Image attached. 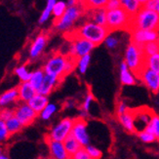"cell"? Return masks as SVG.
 <instances>
[{"label": "cell", "mask_w": 159, "mask_h": 159, "mask_svg": "<svg viewBox=\"0 0 159 159\" xmlns=\"http://www.w3.org/2000/svg\"><path fill=\"white\" fill-rule=\"evenodd\" d=\"M14 110H15L14 115L20 121V123L23 124L24 127L30 126L38 116V113L35 112V110H34L29 103L25 102H20V103H19V105L14 108Z\"/></svg>", "instance_id": "30bf717a"}, {"label": "cell", "mask_w": 159, "mask_h": 159, "mask_svg": "<svg viewBox=\"0 0 159 159\" xmlns=\"http://www.w3.org/2000/svg\"><path fill=\"white\" fill-rule=\"evenodd\" d=\"M71 158H74V159H91L89 153L87 152L85 147H82L81 148H79L76 152L73 154V156Z\"/></svg>", "instance_id": "b9f144b4"}, {"label": "cell", "mask_w": 159, "mask_h": 159, "mask_svg": "<svg viewBox=\"0 0 159 159\" xmlns=\"http://www.w3.org/2000/svg\"><path fill=\"white\" fill-rule=\"evenodd\" d=\"M14 112H15L14 108H11L9 107L0 108V119L6 121L7 119H9L10 117L14 115Z\"/></svg>", "instance_id": "f35d334b"}, {"label": "cell", "mask_w": 159, "mask_h": 159, "mask_svg": "<svg viewBox=\"0 0 159 159\" xmlns=\"http://www.w3.org/2000/svg\"><path fill=\"white\" fill-rule=\"evenodd\" d=\"M47 40L48 37L45 33H40L39 35L36 36V38L33 40V42L30 48V59H36L40 56L47 44Z\"/></svg>", "instance_id": "9a60e30c"}, {"label": "cell", "mask_w": 159, "mask_h": 159, "mask_svg": "<svg viewBox=\"0 0 159 159\" xmlns=\"http://www.w3.org/2000/svg\"><path fill=\"white\" fill-rule=\"evenodd\" d=\"M8 158H9L8 154H6L5 152H3L1 155H0V159H8Z\"/></svg>", "instance_id": "7dc6e473"}, {"label": "cell", "mask_w": 159, "mask_h": 159, "mask_svg": "<svg viewBox=\"0 0 159 159\" xmlns=\"http://www.w3.org/2000/svg\"><path fill=\"white\" fill-rule=\"evenodd\" d=\"M66 4H67V6H76L80 3L78 0H67Z\"/></svg>", "instance_id": "bcb514c9"}, {"label": "cell", "mask_w": 159, "mask_h": 159, "mask_svg": "<svg viewBox=\"0 0 159 159\" xmlns=\"http://www.w3.org/2000/svg\"><path fill=\"white\" fill-rule=\"evenodd\" d=\"M45 141H46L48 148H49V152H50V155L52 156V158H55V159L70 158V155H68L66 152L64 142L52 140L50 138H48L47 136L45 137Z\"/></svg>", "instance_id": "5bb4252c"}, {"label": "cell", "mask_w": 159, "mask_h": 159, "mask_svg": "<svg viewBox=\"0 0 159 159\" xmlns=\"http://www.w3.org/2000/svg\"><path fill=\"white\" fill-rule=\"evenodd\" d=\"M105 43H106V45H107V47L108 48V49H115V48L118 46L119 40L115 36L108 35L105 40Z\"/></svg>", "instance_id": "60d3db41"}, {"label": "cell", "mask_w": 159, "mask_h": 159, "mask_svg": "<svg viewBox=\"0 0 159 159\" xmlns=\"http://www.w3.org/2000/svg\"><path fill=\"white\" fill-rule=\"evenodd\" d=\"M132 16L121 7L108 10L107 14V26L110 31L127 30L130 31L132 25Z\"/></svg>", "instance_id": "277c9868"}, {"label": "cell", "mask_w": 159, "mask_h": 159, "mask_svg": "<svg viewBox=\"0 0 159 159\" xmlns=\"http://www.w3.org/2000/svg\"><path fill=\"white\" fill-rule=\"evenodd\" d=\"M93 101H94V96L91 92H89L86 96L84 102H83V103H82V110L83 111L89 112L90 107H91V103L93 102Z\"/></svg>", "instance_id": "ab89813d"}, {"label": "cell", "mask_w": 159, "mask_h": 159, "mask_svg": "<svg viewBox=\"0 0 159 159\" xmlns=\"http://www.w3.org/2000/svg\"><path fill=\"white\" fill-rule=\"evenodd\" d=\"M61 79L58 78L57 76H55V75L45 73L43 82H42V84H41V86L39 87V89L37 90V93L45 95V96L50 95L54 91V89L57 87Z\"/></svg>", "instance_id": "2e32d148"}, {"label": "cell", "mask_w": 159, "mask_h": 159, "mask_svg": "<svg viewBox=\"0 0 159 159\" xmlns=\"http://www.w3.org/2000/svg\"><path fill=\"white\" fill-rule=\"evenodd\" d=\"M138 135H139V138L141 139V141L146 143H154L157 140V137L152 132H150V131H148L147 129L141 131V132L138 133Z\"/></svg>", "instance_id": "d590c367"}, {"label": "cell", "mask_w": 159, "mask_h": 159, "mask_svg": "<svg viewBox=\"0 0 159 159\" xmlns=\"http://www.w3.org/2000/svg\"><path fill=\"white\" fill-rule=\"evenodd\" d=\"M110 31L107 25H98L92 20L85 23L73 31L68 32V36H79L87 40H90L96 46L105 42L106 38L110 34Z\"/></svg>", "instance_id": "7a4b0ae2"}, {"label": "cell", "mask_w": 159, "mask_h": 159, "mask_svg": "<svg viewBox=\"0 0 159 159\" xmlns=\"http://www.w3.org/2000/svg\"><path fill=\"white\" fill-rule=\"evenodd\" d=\"M119 121L123 128L129 133H136V128L134 124V116L132 109H128V111L118 116Z\"/></svg>", "instance_id": "44dd1931"}, {"label": "cell", "mask_w": 159, "mask_h": 159, "mask_svg": "<svg viewBox=\"0 0 159 159\" xmlns=\"http://www.w3.org/2000/svg\"><path fill=\"white\" fill-rule=\"evenodd\" d=\"M143 48V52L146 56H150V55L158 53L159 52V39L146 43Z\"/></svg>", "instance_id": "836d02e7"}, {"label": "cell", "mask_w": 159, "mask_h": 159, "mask_svg": "<svg viewBox=\"0 0 159 159\" xmlns=\"http://www.w3.org/2000/svg\"><path fill=\"white\" fill-rule=\"evenodd\" d=\"M144 66L159 73V52L153 55H150V56H146Z\"/></svg>", "instance_id": "83f0119b"}, {"label": "cell", "mask_w": 159, "mask_h": 159, "mask_svg": "<svg viewBox=\"0 0 159 159\" xmlns=\"http://www.w3.org/2000/svg\"><path fill=\"white\" fill-rule=\"evenodd\" d=\"M79 1V3H83V1H84V0H78Z\"/></svg>", "instance_id": "f907efd6"}, {"label": "cell", "mask_w": 159, "mask_h": 159, "mask_svg": "<svg viewBox=\"0 0 159 159\" xmlns=\"http://www.w3.org/2000/svg\"><path fill=\"white\" fill-rule=\"evenodd\" d=\"M73 120L74 119L68 118V117L61 119L50 130V132L47 135V137L50 138L52 140L64 142L66 138L71 134Z\"/></svg>", "instance_id": "ba28073f"}, {"label": "cell", "mask_w": 159, "mask_h": 159, "mask_svg": "<svg viewBox=\"0 0 159 159\" xmlns=\"http://www.w3.org/2000/svg\"><path fill=\"white\" fill-rule=\"evenodd\" d=\"M157 12H158V13H159V9H158V10H157Z\"/></svg>", "instance_id": "816d5d0a"}, {"label": "cell", "mask_w": 159, "mask_h": 159, "mask_svg": "<svg viewBox=\"0 0 159 159\" xmlns=\"http://www.w3.org/2000/svg\"><path fill=\"white\" fill-rule=\"evenodd\" d=\"M143 46H140L131 41L125 51L124 61L127 64L129 68L137 76L144 67V59L146 55L143 52Z\"/></svg>", "instance_id": "5b68a950"}, {"label": "cell", "mask_w": 159, "mask_h": 159, "mask_svg": "<svg viewBox=\"0 0 159 159\" xmlns=\"http://www.w3.org/2000/svg\"><path fill=\"white\" fill-rule=\"evenodd\" d=\"M9 137H10V134H9L8 129L6 127L5 121L0 119V143H5L9 139Z\"/></svg>", "instance_id": "74e56055"}, {"label": "cell", "mask_w": 159, "mask_h": 159, "mask_svg": "<svg viewBox=\"0 0 159 159\" xmlns=\"http://www.w3.org/2000/svg\"><path fill=\"white\" fill-rule=\"evenodd\" d=\"M19 101V92L17 88H12L0 95V108L9 107Z\"/></svg>", "instance_id": "d6986e66"}, {"label": "cell", "mask_w": 159, "mask_h": 159, "mask_svg": "<svg viewBox=\"0 0 159 159\" xmlns=\"http://www.w3.org/2000/svg\"><path fill=\"white\" fill-rule=\"evenodd\" d=\"M146 129L150 131V132H152L157 137V140H158V138H159V116L158 115L154 113V115L151 117V119Z\"/></svg>", "instance_id": "e575fe53"}, {"label": "cell", "mask_w": 159, "mask_h": 159, "mask_svg": "<svg viewBox=\"0 0 159 159\" xmlns=\"http://www.w3.org/2000/svg\"><path fill=\"white\" fill-rule=\"evenodd\" d=\"M5 123H6L7 129H8V131H9L10 136L20 132L22 129L24 128V125L20 123V121L17 118L15 115H13L12 117H10L9 119H7L5 121Z\"/></svg>", "instance_id": "d4e9b609"}, {"label": "cell", "mask_w": 159, "mask_h": 159, "mask_svg": "<svg viewBox=\"0 0 159 159\" xmlns=\"http://www.w3.org/2000/svg\"><path fill=\"white\" fill-rule=\"evenodd\" d=\"M71 135L76 139L82 147H86L90 143V137L87 132V122L83 117H78L73 120Z\"/></svg>", "instance_id": "4fadbf2b"}, {"label": "cell", "mask_w": 159, "mask_h": 159, "mask_svg": "<svg viewBox=\"0 0 159 159\" xmlns=\"http://www.w3.org/2000/svg\"><path fill=\"white\" fill-rule=\"evenodd\" d=\"M129 32L131 34V41L140 46H143L148 42L159 39V30H155L133 29Z\"/></svg>", "instance_id": "7c38bea8"}, {"label": "cell", "mask_w": 159, "mask_h": 159, "mask_svg": "<svg viewBox=\"0 0 159 159\" xmlns=\"http://www.w3.org/2000/svg\"><path fill=\"white\" fill-rule=\"evenodd\" d=\"M120 5L121 8H123L132 17L135 16L143 7L138 0H120Z\"/></svg>", "instance_id": "7402d4cb"}, {"label": "cell", "mask_w": 159, "mask_h": 159, "mask_svg": "<svg viewBox=\"0 0 159 159\" xmlns=\"http://www.w3.org/2000/svg\"><path fill=\"white\" fill-rule=\"evenodd\" d=\"M15 73L20 80V82H25V81H29L30 77V71L29 70V68L25 65L20 66L15 68Z\"/></svg>", "instance_id": "d6a6232c"}, {"label": "cell", "mask_w": 159, "mask_h": 159, "mask_svg": "<svg viewBox=\"0 0 159 159\" xmlns=\"http://www.w3.org/2000/svg\"><path fill=\"white\" fill-rule=\"evenodd\" d=\"M158 140H159V138H158Z\"/></svg>", "instance_id": "f5cc1de1"}, {"label": "cell", "mask_w": 159, "mask_h": 159, "mask_svg": "<svg viewBox=\"0 0 159 159\" xmlns=\"http://www.w3.org/2000/svg\"><path fill=\"white\" fill-rule=\"evenodd\" d=\"M48 102H49V100H48V96L39 94V93H36L29 102H27V103H29V105L34 110H35V112L38 113V114L41 111H42L43 108L48 105Z\"/></svg>", "instance_id": "ffe728a7"}, {"label": "cell", "mask_w": 159, "mask_h": 159, "mask_svg": "<svg viewBox=\"0 0 159 159\" xmlns=\"http://www.w3.org/2000/svg\"><path fill=\"white\" fill-rule=\"evenodd\" d=\"M86 150H87V152L89 153L90 157H91V159H100L102 158V151L98 148H96L94 146H91V144H87V146L85 147Z\"/></svg>", "instance_id": "8d00e7d4"}, {"label": "cell", "mask_w": 159, "mask_h": 159, "mask_svg": "<svg viewBox=\"0 0 159 159\" xmlns=\"http://www.w3.org/2000/svg\"><path fill=\"white\" fill-rule=\"evenodd\" d=\"M91 12V20L101 25H107V10L106 8H99L95 10H90Z\"/></svg>", "instance_id": "cb8c5ba5"}, {"label": "cell", "mask_w": 159, "mask_h": 159, "mask_svg": "<svg viewBox=\"0 0 159 159\" xmlns=\"http://www.w3.org/2000/svg\"><path fill=\"white\" fill-rule=\"evenodd\" d=\"M1 144H2V143H0V155H1V154L4 152V148H3V147L1 146Z\"/></svg>", "instance_id": "681fc988"}, {"label": "cell", "mask_w": 159, "mask_h": 159, "mask_svg": "<svg viewBox=\"0 0 159 159\" xmlns=\"http://www.w3.org/2000/svg\"><path fill=\"white\" fill-rule=\"evenodd\" d=\"M108 0H84L82 6L86 10H95L99 8H105Z\"/></svg>", "instance_id": "f546056e"}, {"label": "cell", "mask_w": 159, "mask_h": 159, "mask_svg": "<svg viewBox=\"0 0 159 159\" xmlns=\"http://www.w3.org/2000/svg\"><path fill=\"white\" fill-rule=\"evenodd\" d=\"M76 61L70 55L56 53L48 59L43 70L45 73L55 75L61 80L76 67Z\"/></svg>", "instance_id": "6da1fadb"}, {"label": "cell", "mask_w": 159, "mask_h": 159, "mask_svg": "<svg viewBox=\"0 0 159 159\" xmlns=\"http://www.w3.org/2000/svg\"><path fill=\"white\" fill-rule=\"evenodd\" d=\"M137 76L135 73L130 70L125 61L120 64V81L123 85L132 86L136 84Z\"/></svg>", "instance_id": "ac0fdd59"}, {"label": "cell", "mask_w": 159, "mask_h": 159, "mask_svg": "<svg viewBox=\"0 0 159 159\" xmlns=\"http://www.w3.org/2000/svg\"><path fill=\"white\" fill-rule=\"evenodd\" d=\"M138 1H139L143 6H144V5H146L147 3H148V0H138Z\"/></svg>", "instance_id": "c3c4849f"}, {"label": "cell", "mask_w": 159, "mask_h": 159, "mask_svg": "<svg viewBox=\"0 0 159 159\" xmlns=\"http://www.w3.org/2000/svg\"><path fill=\"white\" fill-rule=\"evenodd\" d=\"M67 8V4L66 2L63 1V0H57V2L55 3V6L53 8V12H52V15L54 16V20H58L59 18H61V16L64 15V13L66 12Z\"/></svg>", "instance_id": "1f68e13d"}, {"label": "cell", "mask_w": 159, "mask_h": 159, "mask_svg": "<svg viewBox=\"0 0 159 159\" xmlns=\"http://www.w3.org/2000/svg\"><path fill=\"white\" fill-rule=\"evenodd\" d=\"M67 38L71 41L70 47V56L75 58L76 60L82 56L90 54L96 47V45L93 42L83 37L68 36Z\"/></svg>", "instance_id": "52a82bcc"}, {"label": "cell", "mask_w": 159, "mask_h": 159, "mask_svg": "<svg viewBox=\"0 0 159 159\" xmlns=\"http://www.w3.org/2000/svg\"><path fill=\"white\" fill-rule=\"evenodd\" d=\"M128 107L126 106V103L124 102H119L118 105H117V108H116V112H117V115H121L123 113H125L128 111Z\"/></svg>", "instance_id": "ee69618b"}, {"label": "cell", "mask_w": 159, "mask_h": 159, "mask_svg": "<svg viewBox=\"0 0 159 159\" xmlns=\"http://www.w3.org/2000/svg\"><path fill=\"white\" fill-rule=\"evenodd\" d=\"M64 144H65V148L66 149V152L67 154L70 155V157L71 158L73 156V154L76 152V151L82 148L81 143L75 139V138L70 134V136H67L65 141H64Z\"/></svg>", "instance_id": "603a6c76"}, {"label": "cell", "mask_w": 159, "mask_h": 159, "mask_svg": "<svg viewBox=\"0 0 159 159\" xmlns=\"http://www.w3.org/2000/svg\"><path fill=\"white\" fill-rule=\"evenodd\" d=\"M91 63V55L87 54L85 56H82L77 59L76 61V68L78 70L80 74H85L88 67Z\"/></svg>", "instance_id": "f1b7e54d"}, {"label": "cell", "mask_w": 159, "mask_h": 159, "mask_svg": "<svg viewBox=\"0 0 159 159\" xmlns=\"http://www.w3.org/2000/svg\"><path fill=\"white\" fill-rule=\"evenodd\" d=\"M119 7H121L120 0H108V2L107 3L105 8L108 11V10H113L116 8H119Z\"/></svg>", "instance_id": "7bdbcfd3"}, {"label": "cell", "mask_w": 159, "mask_h": 159, "mask_svg": "<svg viewBox=\"0 0 159 159\" xmlns=\"http://www.w3.org/2000/svg\"><path fill=\"white\" fill-rule=\"evenodd\" d=\"M82 4H78L76 6H67L64 15L58 20H54L55 27L60 31H67L70 30L73 25L77 22V20L80 18L83 12Z\"/></svg>", "instance_id": "8992f818"}, {"label": "cell", "mask_w": 159, "mask_h": 159, "mask_svg": "<svg viewBox=\"0 0 159 159\" xmlns=\"http://www.w3.org/2000/svg\"><path fill=\"white\" fill-rule=\"evenodd\" d=\"M44 76H45V71L44 70H35L31 71L30 73V84L36 89V91L39 89V87L41 86L43 82V79H44Z\"/></svg>", "instance_id": "484cf974"}, {"label": "cell", "mask_w": 159, "mask_h": 159, "mask_svg": "<svg viewBox=\"0 0 159 159\" xmlns=\"http://www.w3.org/2000/svg\"><path fill=\"white\" fill-rule=\"evenodd\" d=\"M132 112L134 116V124L136 128V133H139L141 131L146 129L148 125L151 117L154 115L153 110L147 107L132 109Z\"/></svg>", "instance_id": "8fae6325"}, {"label": "cell", "mask_w": 159, "mask_h": 159, "mask_svg": "<svg viewBox=\"0 0 159 159\" xmlns=\"http://www.w3.org/2000/svg\"><path fill=\"white\" fill-rule=\"evenodd\" d=\"M133 29L159 30V13L143 6L142 9L132 18L131 30Z\"/></svg>", "instance_id": "3957f363"}, {"label": "cell", "mask_w": 159, "mask_h": 159, "mask_svg": "<svg viewBox=\"0 0 159 159\" xmlns=\"http://www.w3.org/2000/svg\"><path fill=\"white\" fill-rule=\"evenodd\" d=\"M17 89L19 92V101L20 102H27L34 95L37 93L36 89L30 84V81L20 82L19 86L17 87Z\"/></svg>", "instance_id": "e0dca14e"}, {"label": "cell", "mask_w": 159, "mask_h": 159, "mask_svg": "<svg viewBox=\"0 0 159 159\" xmlns=\"http://www.w3.org/2000/svg\"><path fill=\"white\" fill-rule=\"evenodd\" d=\"M144 7H147V8L151 10L157 11L159 9V0H148V3L144 5Z\"/></svg>", "instance_id": "f6af8a7d"}, {"label": "cell", "mask_w": 159, "mask_h": 159, "mask_svg": "<svg viewBox=\"0 0 159 159\" xmlns=\"http://www.w3.org/2000/svg\"><path fill=\"white\" fill-rule=\"evenodd\" d=\"M56 2H57V0H47L45 9L43 10L42 14H41V16L39 17V20H38V23L40 25L45 24L47 20L50 19V17L52 15V12H53V8H54L55 3Z\"/></svg>", "instance_id": "4316f807"}, {"label": "cell", "mask_w": 159, "mask_h": 159, "mask_svg": "<svg viewBox=\"0 0 159 159\" xmlns=\"http://www.w3.org/2000/svg\"><path fill=\"white\" fill-rule=\"evenodd\" d=\"M58 111V107L55 103L48 102V105L43 108V110L41 111L38 115L42 120H49L51 117Z\"/></svg>", "instance_id": "4dcf8cb0"}, {"label": "cell", "mask_w": 159, "mask_h": 159, "mask_svg": "<svg viewBox=\"0 0 159 159\" xmlns=\"http://www.w3.org/2000/svg\"><path fill=\"white\" fill-rule=\"evenodd\" d=\"M137 79H139L143 84H144L149 91L153 94L159 93V73L144 66L141 72L137 75Z\"/></svg>", "instance_id": "9c48e42d"}]
</instances>
